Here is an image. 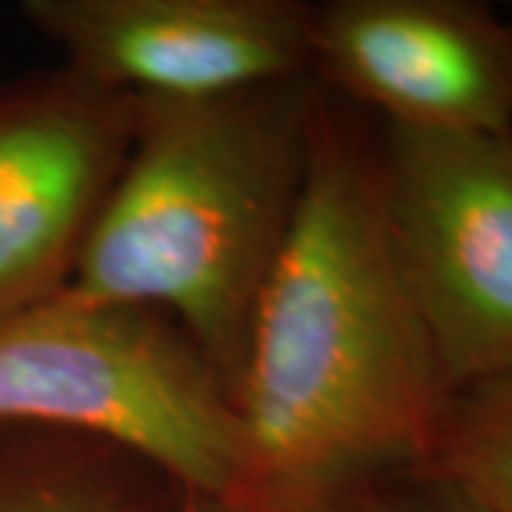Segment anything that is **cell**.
Instances as JSON below:
<instances>
[{"label": "cell", "mask_w": 512, "mask_h": 512, "mask_svg": "<svg viewBox=\"0 0 512 512\" xmlns=\"http://www.w3.org/2000/svg\"><path fill=\"white\" fill-rule=\"evenodd\" d=\"M171 490L114 444L0 424V512H160Z\"/></svg>", "instance_id": "cell-8"}, {"label": "cell", "mask_w": 512, "mask_h": 512, "mask_svg": "<svg viewBox=\"0 0 512 512\" xmlns=\"http://www.w3.org/2000/svg\"><path fill=\"white\" fill-rule=\"evenodd\" d=\"M313 80L387 128L512 134V20L473 0L313 3Z\"/></svg>", "instance_id": "cell-6"}, {"label": "cell", "mask_w": 512, "mask_h": 512, "mask_svg": "<svg viewBox=\"0 0 512 512\" xmlns=\"http://www.w3.org/2000/svg\"><path fill=\"white\" fill-rule=\"evenodd\" d=\"M0 424L106 441L177 490L234 495L231 390L171 316L72 291L0 316Z\"/></svg>", "instance_id": "cell-3"}, {"label": "cell", "mask_w": 512, "mask_h": 512, "mask_svg": "<svg viewBox=\"0 0 512 512\" xmlns=\"http://www.w3.org/2000/svg\"><path fill=\"white\" fill-rule=\"evenodd\" d=\"M134 120L137 97L66 66L0 77V316L72 282Z\"/></svg>", "instance_id": "cell-5"}, {"label": "cell", "mask_w": 512, "mask_h": 512, "mask_svg": "<svg viewBox=\"0 0 512 512\" xmlns=\"http://www.w3.org/2000/svg\"><path fill=\"white\" fill-rule=\"evenodd\" d=\"M384 208L382 128L319 86L311 163L237 384L234 495L291 501L419 470L453 402Z\"/></svg>", "instance_id": "cell-1"}, {"label": "cell", "mask_w": 512, "mask_h": 512, "mask_svg": "<svg viewBox=\"0 0 512 512\" xmlns=\"http://www.w3.org/2000/svg\"><path fill=\"white\" fill-rule=\"evenodd\" d=\"M419 473L439 481L467 512H512V376L453 396Z\"/></svg>", "instance_id": "cell-9"}, {"label": "cell", "mask_w": 512, "mask_h": 512, "mask_svg": "<svg viewBox=\"0 0 512 512\" xmlns=\"http://www.w3.org/2000/svg\"><path fill=\"white\" fill-rule=\"evenodd\" d=\"M316 97L311 74L137 97L126 163L66 291L163 311L237 396L256 305L308 180Z\"/></svg>", "instance_id": "cell-2"}, {"label": "cell", "mask_w": 512, "mask_h": 512, "mask_svg": "<svg viewBox=\"0 0 512 512\" xmlns=\"http://www.w3.org/2000/svg\"><path fill=\"white\" fill-rule=\"evenodd\" d=\"M160 512H467L439 481L419 470L348 481L291 501L217 498L171 490Z\"/></svg>", "instance_id": "cell-10"}, {"label": "cell", "mask_w": 512, "mask_h": 512, "mask_svg": "<svg viewBox=\"0 0 512 512\" xmlns=\"http://www.w3.org/2000/svg\"><path fill=\"white\" fill-rule=\"evenodd\" d=\"M20 12L66 69L131 97H214L313 72L305 0H26Z\"/></svg>", "instance_id": "cell-7"}, {"label": "cell", "mask_w": 512, "mask_h": 512, "mask_svg": "<svg viewBox=\"0 0 512 512\" xmlns=\"http://www.w3.org/2000/svg\"><path fill=\"white\" fill-rule=\"evenodd\" d=\"M387 225L453 393L512 376V134L382 126Z\"/></svg>", "instance_id": "cell-4"}]
</instances>
